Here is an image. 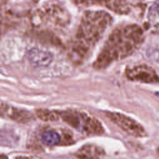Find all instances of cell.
<instances>
[{"mask_svg": "<svg viewBox=\"0 0 159 159\" xmlns=\"http://www.w3.org/2000/svg\"><path fill=\"white\" fill-rule=\"evenodd\" d=\"M5 111L6 115L8 117L18 122H25L30 118V116L29 115V114L25 111L8 107L6 109Z\"/></svg>", "mask_w": 159, "mask_h": 159, "instance_id": "5", "label": "cell"}, {"mask_svg": "<svg viewBox=\"0 0 159 159\" xmlns=\"http://www.w3.org/2000/svg\"><path fill=\"white\" fill-rule=\"evenodd\" d=\"M41 139L44 144L50 147L58 144L60 141L58 134L53 130H47L44 132L42 135Z\"/></svg>", "mask_w": 159, "mask_h": 159, "instance_id": "6", "label": "cell"}, {"mask_svg": "<svg viewBox=\"0 0 159 159\" xmlns=\"http://www.w3.org/2000/svg\"><path fill=\"white\" fill-rule=\"evenodd\" d=\"M148 18L155 28L159 29V0H157L150 6L148 10Z\"/></svg>", "mask_w": 159, "mask_h": 159, "instance_id": "7", "label": "cell"}, {"mask_svg": "<svg viewBox=\"0 0 159 159\" xmlns=\"http://www.w3.org/2000/svg\"><path fill=\"white\" fill-rule=\"evenodd\" d=\"M27 58L36 67H46L53 61V55L49 51L34 47L28 51Z\"/></svg>", "mask_w": 159, "mask_h": 159, "instance_id": "4", "label": "cell"}, {"mask_svg": "<svg viewBox=\"0 0 159 159\" xmlns=\"http://www.w3.org/2000/svg\"><path fill=\"white\" fill-rule=\"evenodd\" d=\"M130 80L149 83H159V76L155 70L146 65H139L130 68L127 71Z\"/></svg>", "mask_w": 159, "mask_h": 159, "instance_id": "3", "label": "cell"}, {"mask_svg": "<svg viewBox=\"0 0 159 159\" xmlns=\"http://www.w3.org/2000/svg\"><path fill=\"white\" fill-rule=\"evenodd\" d=\"M63 120L75 129L90 134H99L103 132L101 123L95 118L76 112L61 113Z\"/></svg>", "mask_w": 159, "mask_h": 159, "instance_id": "1", "label": "cell"}, {"mask_svg": "<svg viewBox=\"0 0 159 159\" xmlns=\"http://www.w3.org/2000/svg\"><path fill=\"white\" fill-rule=\"evenodd\" d=\"M36 114L39 119L44 121H54L58 119L56 114L47 109L38 110L36 112Z\"/></svg>", "mask_w": 159, "mask_h": 159, "instance_id": "8", "label": "cell"}, {"mask_svg": "<svg viewBox=\"0 0 159 159\" xmlns=\"http://www.w3.org/2000/svg\"><path fill=\"white\" fill-rule=\"evenodd\" d=\"M107 117L116 125L130 135L140 136L142 134L140 126L129 117L116 112H106Z\"/></svg>", "mask_w": 159, "mask_h": 159, "instance_id": "2", "label": "cell"}, {"mask_svg": "<svg viewBox=\"0 0 159 159\" xmlns=\"http://www.w3.org/2000/svg\"><path fill=\"white\" fill-rule=\"evenodd\" d=\"M87 1H91V0H87Z\"/></svg>", "mask_w": 159, "mask_h": 159, "instance_id": "9", "label": "cell"}]
</instances>
